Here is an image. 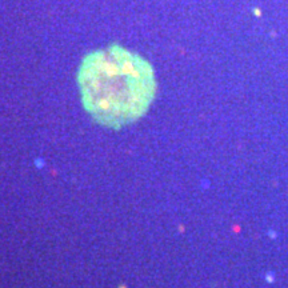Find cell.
<instances>
[{
	"instance_id": "1",
	"label": "cell",
	"mask_w": 288,
	"mask_h": 288,
	"mask_svg": "<svg viewBox=\"0 0 288 288\" xmlns=\"http://www.w3.org/2000/svg\"><path fill=\"white\" fill-rule=\"evenodd\" d=\"M78 85L87 113L113 129L138 122L156 95L152 65L119 44L87 53L78 71Z\"/></svg>"
}]
</instances>
